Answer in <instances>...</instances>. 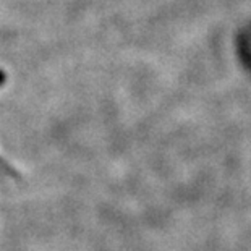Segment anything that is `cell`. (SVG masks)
<instances>
[{
    "instance_id": "1",
    "label": "cell",
    "mask_w": 251,
    "mask_h": 251,
    "mask_svg": "<svg viewBox=\"0 0 251 251\" xmlns=\"http://www.w3.org/2000/svg\"><path fill=\"white\" fill-rule=\"evenodd\" d=\"M0 174L5 175V177H10V178H15V180H21V175H20L18 170L15 169L8 161H5L2 156H0Z\"/></svg>"
},
{
    "instance_id": "2",
    "label": "cell",
    "mask_w": 251,
    "mask_h": 251,
    "mask_svg": "<svg viewBox=\"0 0 251 251\" xmlns=\"http://www.w3.org/2000/svg\"><path fill=\"white\" fill-rule=\"evenodd\" d=\"M5 79H7V76H5V73L0 70V86H2V84L5 83Z\"/></svg>"
}]
</instances>
